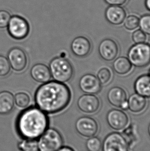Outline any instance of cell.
<instances>
[{"label":"cell","mask_w":150,"mask_h":151,"mask_svg":"<svg viewBox=\"0 0 150 151\" xmlns=\"http://www.w3.org/2000/svg\"><path fill=\"white\" fill-rule=\"evenodd\" d=\"M104 1L110 5L120 6L124 4L126 0H104Z\"/></svg>","instance_id":"obj_31"},{"label":"cell","mask_w":150,"mask_h":151,"mask_svg":"<svg viewBox=\"0 0 150 151\" xmlns=\"http://www.w3.org/2000/svg\"></svg>","instance_id":"obj_35"},{"label":"cell","mask_w":150,"mask_h":151,"mask_svg":"<svg viewBox=\"0 0 150 151\" xmlns=\"http://www.w3.org/2000/svg\"><path fill=\"white\" fill-rule=\"evenodd\" d=\"M79 88L86 94H97L101 89V85L98 78L91 74H86L79 80Z\"/></svg>","instance_id":"obj_11"},{"label":"cell","mask_w":150,"mask_h":151,"mask_svg":"<svg viewBox=\"0 0 150 151\" xmlns=\"http://www.w3.org/2000/svg\"><path fill=\"white\" fill-rule=\"evenodd\" d=\"M7 59L10 67L16 71H22L26 67L27 57L24 51L21 48H12L8 52Z\"/></svg>","instance_id":"obj_9"},{"label":"cell","mask_w":150,"mask_h":151,"mask_svg":"<svg viewBox=\"0 0 150 151\" xmlns=\"http://www.w3.org/2000/svg\"><path fill=\"white\" fill-rule=\"evenodd\" d=\"M128 109L134 113H139L144 110L146 105V99L137 93L130 96L128 100Z\"/></svg>","instance_id":"obj_20"},{"label":"cell","mask_w":150,"mask_h":151,"mask_svg":"<svg viewBox=\"0 0 150 151\" xmlns=\"http://www.w3.org/2000/svg\"><path fill=\"white\" fill-rule=\"evenodd\" d=\"M134 89L136 93L150 98V75H142L136 80Z\"/></svg>","instance_id":"obj_18"},{"label":"cell","mask_w":150,"mask_h":151,"mask_svg":"<svg viewBox=\"0 0 150 151\" xmlns=\"http://www.w3.org/2000/svg\"><path fill=\"white\" fill-rule=\"evenodd\" d=\"M108 124L112 129L116 131L124 129L128 124L129 117L122 110L113 109L106 115Z\"/></svg>","instance_id":"obj_10"},{"label":"cell","mask_w":150,"mask_h":151,"mask_svg":"<svg viewBox=\"0 0 150 151\" xmlns=\"http://www.w3.org/2000/svg\"><path fill=\"white\" fill-rule=\"evenodd\" d=\"M58 151H74V150L69 147H62Z\"/></svg>","instance_id":"obj_32"},{"label":"cell","mask_w":150,"mask_h":151,"mask_svg":"<svg viewBox=\"0 0 150 151\" xmlns=\"http://www.w3.org/2000/svg\"><path fill=\"white\" fill-rule=\"evenodd\" d=\"M113 68L117 73L120 75H126L132 70V65L128 58L119 57L114 62Z\"/></svg>","instance_id":"obj_21"},{"label":"cell","mask_w":150,"mask_h":151,"mask_svg":"<svg viewBox=\"0 0 150 151\" xmlns=\"http://www.w3.org/2000/svg\"><path fill=\"white\" fill-rule=\"evenodd\" d=\"M107 98L108 101L113 106L124 110L128 109L127 95L122 88L115 87L110 89L108 93Z\"/></svg>","instance_id":"obj_14"},{"label":"cell","mask_w":150,"mask_h":151,"mask_svg":"<svg viewBox=\"0 0 150 151\" xmlns=\"http://www.w3.org/2000/svg\"><path fill=\"white\" fill-rule=\"evenodd\" d=\"M10 69L11 67L7 58L0 55V76H7L10 72Z\"/></svg>","instance_id":"obj_27"},{"label":"cell","mask_w":150,"mask_h":151,"mask_svg":"<svg viewBox=\"0 0 150 151\" xmlns=\"http://www.w3.org/2000/svg\"><path fill=\"white\" fill-rule=\"evenodd\" d=\"M75 129L78 133L83 137H93L98 131V125L94 119L90 116H81L75 123Z\"/></svg>","instance_id":"obj_8"},{"label":"cell","mask_w":150,"mask_h":151,"mask_svg":"<svg viewBox=\"0 0 150 151\" xmlns=\"http://www.w3.org/2000/svg\"><path fill=\"white\" fill-rule=\"evenodd\" d=\"M139 19L134 15H130L126 18L124 21V26L126 29L132 31L136 29L139 26Z\"/></svg>","instance_id":"obj_25"},{"label":"cell","mask_w":150,"mask_h":151,"mask_svg":"<svg viewBox=\"0 0 150 151\" xmlns=\"http://www.w3.org/2000/svg\"><path fill=\"white\" fill-rule=\"evenodd\" d=\"M105 16L109 22L118 25L124 22L126 18V12L120 6L110 5L106 9Z\"/></svg>","instance_id":"obj_16"},{"label":"cell","mask_w":150,"mask_h":151,"mask_svg":"<svg viewBox=\"0 0 150 151\" xmlns=\"http://www.w3.org/2000/svg\"><path fill=\"white\" fill-rule=\"evenodd\" d=\"M47 114L38 107L31 106L22 110L17 116L16 127L24 139H37L48 129Z\"/></svg>","instance_id":"obj_2"},{"label":"cell","mask_w":150,"mask_h":151,"mask_svg":"<svg viewBox=\"0 0 150 151\" xmlns=\"http://www.w3.org/2000/svg\"><path fill=\"white\" fill-rule=\"evenodd\" d=\"M14 97L7 91L0 92V114H7L12 111L14 108Z\"/></svg>","instance_id":"obj_19"},{"label":"cell","mask_w":150,"mask_h":151,"mask_svg":"<svg viewBox=\"0 0 150 151\" xmlns=\"http://www.w3.org/2000/svg\"><path fill=\"white\" fill-rule=\"evenodd\" d=\"M91 48L90 41L87 38L83 36L75 38L71 45L72 53L75 56L80 58L87 56L91 52Z\"/></svg>","instance_id":"obj_15"},{"label":"cell","mask_w":150,"mask_h":151,"mask_svg":"<svg viewBox=\"0 0 150 151\" xmlns=\"http://www.w3.org/2000/svg\"><path fill=\"white\" fill-rule=\"evenodd\" d=\"M98 52L100 57L106 61H111L117 57L119 49L115 41L111 39H105L100 43Z\"/></svg>","instance_id":"obj_13"},{"label":"cell","mask_w":150,"mask_h":151,"mask_svg":"<svg viewBox=\"0 0 150 151\" xmlns=\"http://www.w3.org/2000/svg\"><path fill=\"white\" fill-rule=\"evenodd\" d=\"M145 5L147 9L150 11V0H146Z\"/></svg>","instance_id":"obj_33"},{"label":"cell","mask_w":150,"mask_h":151,"mask_svg":"<svg viewBox=\"0 0 150 151\" xmlns=\"http://www.w3.org/2000/svg\"><path fill=\"white\" fill-rule=\"evenodd\" d=\"M31 75L35 81L43 84L50 81L51 78L49 67L43 63H37L33 65Z\"/></svg>","instance_id":"obj_17"},{"label":"cell","mask_w":150,"mask_h":151,"mask_svg":"<svg viewBox=\"0 0 150 151\" xmlns=\"http://www.w3.org/2000/svg\"><path fill=\"white\" fill-rule=\"evenodd\" d=\"M39 138V151H58L62 147L63 138L56 129L48 128Z\"/></svg>","instance_id":"obj_4"},{"label":"cell","mask_w":150,"mask_h":151,"mask_svg":"<svg viewBox=\"0 0 150 151\" xmlns=\"http://www.w3.org/2000/svg\"><path fill=\"white\" fill-rule=\"evenodd\" d=\"M8 33L16 40H22L29 35L30 30L29 23L22 17L15 15L11 17L7 26Z\"/></svg>","instance_id":"obj_6"},{"label":"cell","mask_w":150,"mask_h":151,"mask_svg":"<svg viewBox=\"0 0 150 151\" xmlns=\"http://www.w3.org/2000/svg\"><path fill=\"white\" fill-rule=\"evenodd\" d=\"M51 76L54 81L65 83L71 79L74 74L73 65L68 59L57 57L51 60L49 65Z\"/></svg>","instance_id":"obj_3"},{"label":"cell","mask_w":150,"mask_h":151,"mask_svg":"<svg viewBox=\"0 0 150 151\" xmlns=\"http://www.w3.org/2000/svg\"><path fill=\"white\" fill-rule=\"evenodd\" d=\"M14 97L15 103L21 108L26 107L30 103V97L25 92L17 93Z\"/></svg>","instance_id":"obj_23"},{"label":"cell","mask_w":150,"mask_h":151,"mask_svg":"<svg viewBox=\"0 0 150 151\" xmlns=\"http://www.w3.org/2000/svg\"><path fill=\"white\" fill-rule=\"evenodd\" d=\"M77 105L79 109L87 114H93L99 110L100 106L99 99L94 94H83L79 98Z\"/></svg>","instance_id":"obj_12"},{"label":"cell","mask_w":150,"mask_h":151,"mask_svg":"<svg viewBox=\"0 0 150 151\" xmlns=\"http://www.w3.org/2000/svg\"><path fill=\"white\" fill-rule=\"evenodd\" d=\"M69 87L63 83L51 81L39 86L35 94L36 106L47 114L61 112L71 100Z\"/></svg>","instance_id":"obj_1"},{"label":"cell","mask_w":150,"mask_h":151,"mask_svg":"<svg viewBox=\"0 0 150 151\" xmlns=\"http://www.w3.org/2000/svg\"><path fill=\"white\" fill-rule=\"evenodd\" d=\"M146 39V34L141 29L136 30L132 34V39L135 43H144Z\"/></svg>","instance_id":"obj_30"},{"label":"cell","mask_w":150,"mask_h":151,"mask_svg":"<svg viewBox=\"0 0 150 151\" xmlns=\"http://www.w3.org/2000/svg\"><path fill=\"white\" fill-rule=\"evenodd\" d=\"M21 151H38V141L36 139H24L18 145Z\"/></svg>","instance_id":"obj_22"},{"label":"cell","mask_w":150,"mask_h":151,"mask_svg":"<svg viewBox=\"0 0 150 151\" xmlns=\"http://www.w3.org/2000/svg\"><path fill=\"white\" fill-rule=\"evenodd\" d=\"M102 147V151H128L126 138L117 132L109 134L104 140Z\"/></svg>","instance_id":"obj_7"},{"label":"cell","mask_w":150,"mask_h":151,"mask_svg":"<svg viewBox=\"0 0 150 151\" xmlns=\"http://www.w3.org/2000/svg\"><path fill=\"white\" fill-rule=\"evenodd\" d=\"M148 133H149V136H150V124H149V125Z\"/></svg>","instance_id":"obj_34"},{"label":"cell","mask_w":150,"mask_h":151,"mask_svg":"<svg viewBox=\"0 0 150 151\" xmlns=\"http://www.w3.org/2000/svg\"><path fill=\"white\" fill-rule=\"evenodd\" d=\"M85 145L89 151H99L102 147V142L99 138L93 136L87 140Z\"/></svg>","instance_id":"obj_24"},{"label":"cell","mask_w":150,"mask_h":151,"mask_svg":"<svg viewBox=\"0 0 150 151\" xmlns=\"http://www.w3.org/2000/svg\"><path fill=\"white\" fill-rule=\"evenodd\" d=\"M128 58L132 65L142 68L150 63V45L148 43H135L131 47Z\"/></svg>","instance_id":"obj_5"},{"label":"cell","mask_w":150,"mask_h":151,"mask_svg":"<svg viewBox=\"0 0 150 151\" xmlns=\"http://www.w3.org/2000/svg\"><path fill=\"white\" fill-rule=\"evenodd\" d=\"M112 76L111 72L107 68H103L100 70L97 74L98 79L101 84L106 85L109 82Z\"/></svg>","instance_id":"obj_26"},{"label":"cell","mask_w":150,"mask_h":151,"mask_svg":"<svg viewBox=\"0 0 150 151\" xmlns=\"http://www.w3.org/2000/svg\"><path fill=\"white\" fill-rule=\"evenodd\" d=\"M11 15L8 11L6 10H0V28L4 29L8 26L9 22Z\"/></svg>","instance_id":"obj_29"},{"label":"cell","mask_w":150,"mask_h":151,"mask_svg":"<svg viewBox=\"0 0 150 151\" xmlns=\"http://www.w3.org/2000/svg\"><path fill=\"white\" fill-rule=\"evenodd\" d=\"M139 26L146 34L150 35V14H144L140 18Z\"/></svg>","instance_id":"obj_28"}]
</instances>
